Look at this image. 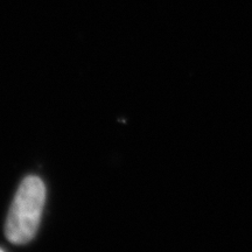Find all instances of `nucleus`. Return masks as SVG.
Wrapping results in <instances>:
<instances>
[{"mask_svg": "<svg viewBox=\"0 0 252 252\" xmlns=\"http://www.w3.org/2000/svg\"><path fill=\"white\" fill-rule=\"evenodd\" d=\"M46 203V187L35 175L25 178L5 223V236L13 244H26L36 235Z\"/></svg>", "mask_w": 252, "mask_h": 252, "instance_id": "nucleus-1", "label": "nucleus"}, {"mask_svg": "<svg viewBox=\"0 0 252 252\" xmlns=\"http://www.w3.org/2000/svg\"><path fill=\"white\" fill-rule=\"evenodd\" d=\"M0 252H5V251H4V250H2V249H1V248H0Z\"/></svg>", "mask_w": 252, "mask_h": 252, "instance_id": "nucleus-2", "label": "nucleus"}]
</instances>
